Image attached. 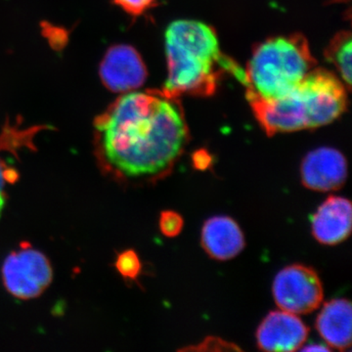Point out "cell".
I'll use <instances>...</instances> for the list:
<instances>
[{
  "label": "cell",
  "instance_id": "obj_15",
  "mask_svg": "<svg viewBox=\"0 0 352 352\" xmlns=\"http://www.w3.org/2000/svg\"><path fill=\"white\" fill-rule=\"evenodd\" d=\"M183 228L182 215L171 210H166L160 217V229L166 237H175L179 235Z\"/></svg>",
  "mask_w": 352,
  "mask_h": 352
},
{
  "label": "cell",
  "instance_id": "obj_1",
  "mask_svg": "<svg viewBox=\"0 0 352 352\" xmlns=\"http://www.w3.org/2000/svg\"><path fill=\"white\" fill-rule=\"evenodd\" d=\"M94 126L102 163L126 179L168 175L189 139L179 99L162 90L122 95L96 118Z\"/></svg>",
  "mask_w": 352,
  "mask_h": 352
},
{
  "label": "cell",
  "instance_id": "obj_10",
  "mask_svg": "<svg viewBox=\"0 0 352 352\" xmlns=\"http://www.w3.org/2000/svg\"><path fill=\"white\" fill-rule=\"evenodd\" d=\"M351 201L342 197L331 196L315 212L312 233L321 244H340L351 234Z\"/></svg>",
  "mask_w": 352,
  "mask_h": 352
},
{
  "label": "cell",
  "instance_id": "obj_4",
  "mask_svg": "<svg viewBox=\"0 0 352 352\" xmlns=\"http://www.w3.org/2000/svg\"><path fill=\"white\" fill-rule=\"evenodd\" d=\"M307 39L300 34L268 38L252 51L245 71V94L276 99L298 87L315 68Z\"/></svg>",
  "mask_w": 352,
  "mask_h": 352
},
{
  "label": "cell",
  "instance_id": "obj_9",
  "mask_svg": "<svg viewBox=\"0 0 352 352\" xmlns=\"http://www.w3.org/2000/svg\"><path fill=\"white\" fill-rule=\"evenodd\" d=\"M302 182L308 189L328 192L340 189L347 176L346 157L333 148H319L303 159Z\"/></svg>",
  "mask_w": 352,
  "mask_h": 352
},
{
  "label": "cell",
  "instance_id": "obj_13",
  "mask_svg": "<svg viewBox=\"0 0 352 352\" xmlns=\"http://www.w3.org/2000/svg\"><path fill=\"white\" fill-rule=\"evenodd\" d=\"M351 50L352 38L349 32L338 34L326 50V58L335 66L347 88L351 85Z\"/></svg>",
  "mask_w": 352,
  "mask_h": 352
},
{
  "label": "cell",
  "instance_id": "obj_8",
  "mask_svg": "<svg viewBox=\"0 0 352 352\" xmlns=\"http://www.w3.org/2000/svg\"><path fill=\"white\" fill-rule=\"evenodd\" d=\"M307 326L291 312H270L256 332L258 346L264 351H296L307 339Z\"/></svg>",
  "mask_w": 352,
  "mask_h": 352
},
{
  "label": "cell",
  "instance_id": "obj_3",
  "mask_svg": "<svg viewBox=\"0 0 352 352\" xmlns=\"http://www.w3.org/2000/svg\"><path fill=\"white\" fill-rule=\"evenodd\" d=\"M346 88L331 72L314 68L298 87L280 98L245 97L259 126L271 136L331 124L346 110Z\"/></svg>",
  "mask_w": 352,
  "mask_h": 352
},
{
  "label": "cell",
  "instance_id": "obj_14",
  "mask_svg": "<svg viewBox=\"0 0 352 352\" xmlns=\"http://www.w3.org/2000/svg\"><path fill=\"white\" fill-rule=\"evenodd\" d=\"M116 266L120 274L127 279H135L140 274V259L135 252L126 251L120 254Z\"/></svg>",
  "mask_w": 352,
  "mask_h": 352
},
{
  "label": "cell",
  "instance_id": "obj_2",
  "mask_svg": "<svg viewBox=\"0 0 352 352\" xmlns=\"http://www.w3.org/2000/svg\"><path fill=\"white\" fill-rule=\"evenodd\" d=\"M168 78L162 91L171 98L214 94L224 72L240 67L224 56L214 28L194 20L171 23L166 32Z\"/></svg>",
  "mask_w": 352,
  "mask_h": 352
},
{
  "label": "cell",
  "instance_id": "obj_16",
  "mask_svg": "<svg viewBox=\"0 0 352 352\" xmlns=\"http://www.w3.org/2000/svg\"><path fill=\"white\" fill-rule=\"evenodd\" d=\"M113 1L129 15L138 17L154 6L156 0H113Z\"/></svg>",
  "mask_w": 352,
  "mask_h": 352
},
{
  "label": "cell",
  "instance_id": "obj_19",
  "mask_svg": "<svg viewBox=\"0 0 352 352\" xmlns=\"http://www.w3.org/2000/svg\"><path fill=\"white\" fill-rule=\"evenodd\" d=\"M315 349H316V347L310 346L305 349H307V351H314ZM317 349H320V351H328V347L318 346Z\"/></svg>",
  "mask_w": 352,
  "mask_h": 352
},
{
  "label": "cell",
  "instance_id": "obj_6",
  "mask_svg": "<svg viewBox=\"0 0 352 352\" xmlns=\"http://www.w3.org/2000/svg\"><path fill=\"white\" fill-rule=\"evenodd\" d=\"M278 307L294 314H308L320 307L324 298L320 278L312 268L300 264L287 266L273 282Z\"/></svg>",
  "mask_w": 352,
  "mask_h": 352
},
{
  "label": "cell",
  "instance_id": "obj_17",
  "mask_svg": "<svg viewBox=\"0 0 352 352\" xmlns=\"http://www.w3.org/2000/svg\"><path fill=\"white\" fill-rule=\"evenodd\" d=\"M210 162H212V160H210V155H208L205 151L198 152L194 155L193 164L197 170H207L210 166Z\"/></svg>",
  "mask_w": 352,
  "mask_h": 352
},
{
  "label": "cell",
  "instance_id": "obj_12",
  "mask_svg": "<svg viewBox=\"0 0 352 352\" xmlns=\"http://www.w3.org/2000/svg\"><path fill=\"white\" fill-rule=\"evenodd\" d=\"M351 303L338 298L326 303L316 319V328L329 346L346 351L351 344Z\"/></svg>",
  "mask_w": 352,
  "mask_h": 352
},
{
  "label": "cell",
  "instance_id": "obj_11",
  "mask_svg": "<svg viewBox=\"0 0 352 352\" xmlns=\"http://www.w3.org/2000/svg\"><path fill=\"white\" fill-rule=\"evenodd\" d=\"M201 245L210 258L228 261L244 250V234L231 217H212L204 224Z\"/></svg>",
  "mask_w": 352,
  "mask_h": 352
},
{
  "label": "cell",
  "instance_id": "obj_7",
  "mask_svg": "<svg viewBox=\"0 0 352 352\" xmlns=\"http://www.w3.org/2000/svg\"><path fill=\"white\" fill-rule=\"evenodd\" d=\"M147 76V68L140 54L126 44L112 46L102 60V82L111 91L124 94L138 89L144 85Z\"/></svg>",
  "mask_w": 352,
  "mask_h": 352
},
{
  "label": "cell",
  "instance_id": "obj_18",
  "mask_svg": "<svg viewBox=\"0 0 352 352\" xmlns=\"http://www.w3.org/2000/svg\"><path fill=\"white\" fill-rule=\"evenodd\" d=\"M7 170H4V164L0 159V217H1L2 210L6 205V196H4V186H6V180L8 179L6 175Z\"/></svg>",
  "mask_w": 352,
  "mask_h": 352
},
{
  "label": "cell",
  "instance_id": "obj_5",
  "mask_svg": "<svg viewBox=\"0 0 352 352\" xmlns=\"http://www.w3.org/2000/svg\"><path fill=\"white\" fill-rule=\"evenodd\" d=\"M1 273L7 291L20 300L38 298L48 288L53 278L47 258L32 248H23L9 254Z\"/></svg>",
  "mask_w": 352,
  "mask_h": 352
}]
</instances>
